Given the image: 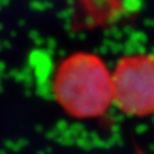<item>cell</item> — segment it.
Returning a JSON list of instances; mask_svg holds the SVG:
<instances>
[{"mask_svg":"<svg viewBox=\"0 0 154 154\" xmlns=\"http://www.w3.org/2000/svg\"><path fill=\"white\" fill-rule=\"evenodd\" d=\"M113 102L131 116L154 113V55L126 57L112 73Z\"/></svg>","mask_w":154,"mask_h":154,"instance_id":"obj_2","label":"cell"},{"mask_svg":"<svg viewBox=\"0 0 154 154\" xmlns=\"http://www.w3.org/2000/svg\"><path fill=\"white\" fill-rule=\"evenodd\" d=\"M54 91L68 113L80 118L96 117L113 102L112 73L96 55L77 53L60 64Z\"/></svg>","mask_w":154,"mask_h":154,"instance_id":"obj_1","label":"cell"}]
</instances>
